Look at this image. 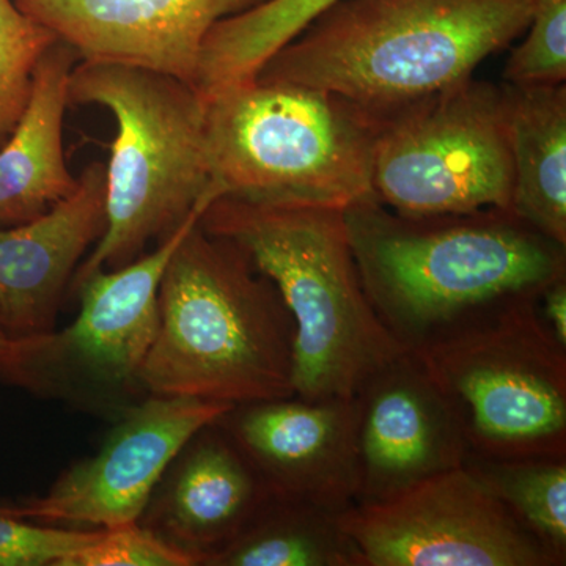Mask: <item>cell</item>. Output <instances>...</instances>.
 Listing matches in <instances>:
<instances>
[{
  "mask_svg": "<svg viewBox=\"0 0 566 566\" xmlns=\"http://www.w3.org/2000/svg\"><path fill=\"white\" fill-rule=\"evenodd\" d=\"M345 221L368 301L409 352L566 275V245L512 210L409 216L368 199Z\"/></svg>",
  "mask_w": 566,
  "mask_h": 566,
  "instance_id": "obj_1",
  "label": "cell"
},
{
  "mask_svg": "<svg viewBox=\"0 0 566 566\" xmlns=\"http://www.w3.org/2000/svg\"><path fill=\"white\" fill-rule=\"evenodd\" d=\"M534 0H337L255 80L334 93L385 120L474 76L526 32Z\"/></svg>",
  "mask_w": 566,
  "mask_h": 566,
  "instance_id": "obj_2",
  "label": "cell"
},
{
  "mask_svg": "<svg viewBox=\"0 0 566 566\" xmlns=\"http://www.w3.org/2000/svg\"><path fill=\"white\" fill-rule=\"evenodd\" d=\"M199 226L237 245L281 293L296 326V397L354 398L406 352L368 301L342 208L219 196Z\"/></svg>",
  "mask_w": 566,
  "mask_h": 566,
  "instance_id": "obj_3",
  "label": "cell"
},
{
  "mask_svg": "<svg viewBox=\"0 0 566 566\" xmlns=\"http://www.w3.org/2000/svg\"><path fill=\"white\" fill-rule=\"evenodd\" d=\"M294 337L274 283L197 221L164 271L142 386L230 406L294 397Z\"/></svg>",
  "mask_w": 566,
  "mask_h": 566,
  "instance_id": "obj_4",
  "label": "cell"
},
{
  "mask_svg": "<svg viewBox=\"0 0 566 566\" xmlns=\"http://www.w3.org/2000/svg\"><path fill=\"white\" fill-rule=\"evenodd\" d=\"M69 102L104 107L117 126L106 166V232L77 268L71 294L96 271L139 259L218 193L203 99L193 85L122 63L80 61L71 71Z\"/></svg>",
  "mask_w": 566,
  "mask_h": 566,
  "instance_id": "obj_5",
  "label": "cell"
},
{
  "mask_svg": "<svg viewBox=\"0 0 566 566\" xmlns=\"http://www.w3.org/2000/svg\"><path fill=\"white\" fill-rule=\"evenodd\" d=\"M219 196L345 208L376 199L381 120L334 93L292 82H233L200 96Z\"/></svg>",
  "mask_w": 566,
  "mask_h": 566,
  "instance_id": "obj_6",
  "label": "cell"
},
{
  "mask_svg": "<svg viewBox=\"0 0 566 566\" xmlns=\"http://www.w3.org/2000/svg\"><path fill=\"white\" fill-rule=\"evenodd\" d=\"M538 296L488 308L415 352L471 455L566 457V346L539 316Z\"/></svg>",
  "mask_w": 566,
  "mask_h": 566,
  "instance_id": "obj_7",
  "label": "cell"
},
{
  "mask_svg": "<svg viewBox=\"0 0 566 566\" xmlns=\"http://www.w3.org/2000/svg\"><path fill=\"white\" fill-rule=\"evenodd\" d=\"M202 212L117 270L96 271L71 292L80 314L63 329L11 340L0 381L114 422L147 397L142 370L158 326L167 263Z\"/></svg>",
  "mask_w": 566,
  "mask_h": 566,
  "instance_id": "obj_8",
  "label": "cell"
},
{
  "mask_svg": "<svg viewBox=\"0 0 566 566\" xmlns=\"http://www.w3.org/2000/svg\"><path fill=\"white\" fill-rule=\"evenodd\" d=\"M374 191L400 214L510 210L513 164L505 85L472 76L381 120Z\"/></svg>",
  "mask_w": 566,
  "mask_h": 566,
  "instance_id": "obj_9",
  "label": "cell"
},
{
  "mask_svg": "<svg viewBox=\"0 0 566 566\" xmlns=\"http://www.w3.org/2000/svg\"><path fill=\"white\" fill-rule=\"evenodd\" d=\"M340 521L363 566H564L464 465Z\"/></svg>",
  "mask_w": 566,
  "mask_h": 566,
  "instance_id": "obj_10",
  "label": "cell"
},
{
  "mask_svg": "<svg viewBox=\"0 0 566 566\" xmlns=\"http://www.w3.org/2000/svg\"><path fill=\"white\" fill-rule=\"evenodd\" d=\"M230 405L147 395L112 422L95 455L71 464L41 497L18 506L33 523L107 528L137 523L167 465Z\"/></svg>",
  "mask_w": 566,
  "mask_h": 566,
  "instance_id": "obj_11",
  "label": "cell"
},
{
  "mask_svg": "<svg viewBox=\"0 0 566 566\" xmlns=\"http://www.w3.org/2000/svg\"><path fill=\"white\" fill-rule=\"evenodd\" d=\"M216 423L275 497L344 513L359 499V403L354 398L232 406Z\"/></svg>",
  "mask_w": 566,
  "mask_h": 566,
  "instance_id": "obj_12",
  "label": "cell"
},
{
  "mask_svg": "<svg viewBox=\"0 0 566 566\" xmlns=\"http://www.w3.org/2000/svg\"><path fill=\"white\" fill-rule=\"evenodd\" d=\"M356 397L357 505L386 501L463 465L469 449L455 411L415 352L398 354Z\"/></svg>",
  "mask_w": 566,
  "mask_h": 566,
  "instance_id": "obj_13",
  "label": "cell"
},
{
  "mask_svg": "<svg viewBox=\"0 0 566 566\" xmlns=\"http://www.w3.org/2000/svg\"><path fill=\"white\" fill-rule=\"evenodd\" d=\"M28 17L76 51L169 74L193 85L205 40L227 18L266 0H14Z\"/></svg>",
  "mask_w": 566,
  "mask_h": 566,
  "instance_id": "obj_14",
  "label": "cell"
},
{
  "mask_svg": "<svg viewBox=\"0 0 566 566\" xmlns=\"http://www.w3.org/2000/svg\"><path fill=\"white\" fill-rule=\"evenodd\" d=\"M77 178L50 211L0 230V318L11 340L55 329L77 268L106 232V166L93 161Z\"/></svg>",
  "mask_w": 566,
  "mask_h": 566,
  "instance_id": "obj_15",
  "label": "cell"
},
{
  "mask_svg": "<svg viewBox=\"0 0 566 566\" xmlns=\"http://www.w3.org/2000/svg\"><path fill=\"white\" fill-rule=\"evenodd\" d=\"M270 495L214 420L192 434L167 465L139 523L191 558L192 566H207Z\"/></svg>",
  "mask_w": 566,
  "mask_h": 566,
  "instance_id": "obj_16",
  "label": "cell"
},
{
  "mask_svg": "<svg viewBox=\"0 0 566 566\" xmlns=\"http://www.w3.org/2000/svg\"><path fill=\"white\" fill-rule=\"evenodd\" d=\"M77 62L76 51L61 40L41 55L25 109L0 145V230L40 218L80 185L63 142L69 82Z\"/></svg>",
  "mask_w": 566,
  "mask_h": 566,
  "instance_id": "obj_17",
  "label": "cell"
},
{
  "mask_svg": "<svg viewBox=\"0 0 566 566\" xmlns=\"http://www.w3.org/2000/svg\"><path fill=\"white\" fill-rule=\"evenodd\" d=\"M504 85L513 164L510 210L566 245V85Z\"/></svg>",
  "mask_w": 566,
  "mask_h": 566,
  "instance_id": "obj_18",
  "label": "cell"
},
{
  "mask_svg": "<svg viewBox=\"0 0 566 566\" xmlns=\"http://www.w3.org/2000/svg\"><path fill=\"white\" fill-rule=\"evenodd\" d=\"M207 566H363L340 513L270 495Z\"/></svg>",
  "mask_w": 566,
  "mask_h": 566,
  "instance_id": "obj_19",
  "label": "cell"
},
{
  "mask_svg": "<svg viewBox=\"0 0 566 566\" xmlns=\"http://www.w3.org/2000/svg\"><path fill=\"white\" fill-rule=\"evenodd\" d=\"M337 0H266L216 24L205 40L193 87L200 96L251 80L264 62Z\"/></svg>",
  "mask_w": 566,
  "mask_h": 566,
  "instance_id": "obj_20",
  "label": "cell"
},
{
  "mask_svg": "<svg viewBox=\"0 0 566 566\" xmlns=\"http://www.w3.org/2000/svg\"><path fill=\"white\" fill-rule=\"evenodd\" d=\"M463 465L566 565V457L493 460L468 453Z\"/></svg>",
  "mask_w": 566,
  "mask_h": 566,
  "instance_id": "obj_21",
  "label": "cell"
},
{
  "mask_svg": "<svg viewBox=\"0 0 566 566\" xmlns=\"http://www.w3.org/2000/svg\"><path fill=\"white\" fill-rule=\"evenodd\" d=\"M55 40L14 0H0V145L20 120L36 65Z\"/></svg>",
  "mask_w": 566,
  "mask_h": 566,
  "instance_id": "obj_22",
  "label": "cell"
},
{
  "mask_svg": "<svg viewBox=\"0 0 566 566\" xmlns=\"http://www.w3.org/2000/svg\"><path fill=\"white\" fill-rule=\"evenodd\" d=\"M524 40L504 70L512 87L566 84V0H534Z\"/></svg>",
  "mask_w": 566,
  "mask_h": 566,
  "instance_id": "obj_23",
  "label": "cell"
},
{
  "mask_svg": "<svg viewBox=\"0 0 566 566\" xmlns=\"http://www.w3.org/2000/svg\"><path fill=\"white\" fill-rule=\"evenodd\" d=\"M99 532L0 515V566H61L71 554L95 542Z\"/></svg>",
  "mask_w": 566,
  "mask_h": 566,
  "instance_id": "obj_24",
  "label": "cell"
},
{
  "mask_svg": "<svg viewBox=\"0 0 566 566\" xmlns=\"http://www.w3.org/2000/svg\"><path fill=\"white\" fill-rule=\"evenodd\" d=\"M61 566H192V562L137 521L102 528L95 542Z\"/></svg>",
  "mask_w": 566,
  "mask_h": 566,
  "instance_id": "obj_25",
  "label": "cell"
},
{
  "mask_svg": "<svg viewBox=\"0 0 566 566\" xmlns=\"http://www.w3.org/2000/svg\"><path fill=\"white\" fill-rule=\"evenodd\" d=\"M539 316L554 337L566 346V275L551 282L536 300Z\"/></svg>",
  "mask_w": 566,
  "mask_h": 566,
  "instance_id": "obj_26",
  "label": "cell"
},
{
  "mask_svg": "<svg viewBox=\"0 0 566 566\" xmlns=\"http://www.w3.org/2000/svg\"><path fill=\"white\" fill-rule=\"evenodd\" d=\"M10 335L7 333L6 326H3L2 318H0V354L6 353V349L10 346Z\"/></svg>",
  "mask_w": 566,
  "mask_h": 566,
  "instance_id": "obj_27",
  "label": "cell"
},
{
  "mask_svg": "<svg viewBox=\"0 0 566 566\" xmlns=\"http://www.w3.org/2000/svg\"><path fill=\"white\" fill-rule=\"evenodd\" d=\"M0 515L18 517L17 506H0Z\"/></svg>",
  "mask_w": 566,
  "mask_h": 566,
  "instance_id": "obj_28",
  "label": "cell"
}]
</instances>
